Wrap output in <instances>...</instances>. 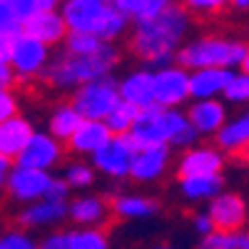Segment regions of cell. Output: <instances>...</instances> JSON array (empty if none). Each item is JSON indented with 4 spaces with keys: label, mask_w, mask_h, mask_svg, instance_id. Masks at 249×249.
Instances as JSON below:
<instances>
[{
    "label": "cell",
    "mask_w": 249,
    "mask_h": 249,
    "mask_svg": "<svg viewBox=\"0 0 249 249\" xmlns=\"http://www.w3.org/2000/svg\"><path fill=\"white\" fill-rule=\"evenodd\" d=\"M192 23L195 18L179 3H170L160 15L132 23L130 53L144 65H152L155 70L172 65L177 50L187 43V35L192 33Z\"/></svg>",
    "instance_id": "6da1fadb"
},
{
    "label": "cell",
    "mask_w": 249,
    "mask_h": 249,
    "mask_svg": "<svg viewBox=\"0 0 249 249\" xmlns=\"http://www.w3.org/2000/svg\"><path fill=\"white\" fill-rule=\"evenodd\" d=\"M117 65H120V50L112 43H105L97 53L90 55L62 53L53 57L43 72V80L55 90H77L85 82L110 77V72Z\"/></svg>",
    "instance_id": "7a4b0ae2"
},
{
    "label": "cell",
    "mask_w": 249,
    "mask_h": 249,
    "mask_svg": "<svg viewBox=\"0 0 249 249\" xmlns=\"http://www.w3.org/2000/svg\"><path fill=\"white\" fill-rule=\"evenodd\" d=\"M57 10L68 33H85L102 43H115L130 28V20L105 0H65Z\"/></svg>",
    "instance_id": "3957f363"
},
{
    "label": "cell",
    "mask_w": 249,
    "mask_h": 249,
    "mask_svg": "<svg viewBox=\"0 0 249 249\" xmlns=\"http://www.w3.org/2000/svg\"><path fill=\"white\" fill-rule=\"evenodd\" d=\"M247 43L227 35H199L187 37V43L177 50L175 60L187 72L195 70H237L244 60Z\"/></svg>",
    "instance_id": "277c9868"
},
{
    "label": "cell",
    "mask_w": 249,
    "mask_h": 249,
    "mask_svg": "<svg viewBox=\"0 0 249 249\" xmlns=\"http://www.w3.org/2000/svg\"><path fill=\"white\" fill-rule=\"evenodd\" d=\"M187 127V115L182 110H167L152 105L147 110H140L135 117L132 130L127 132L130 142L137 150L147 147H170L175 137Z\"/></svg>",
    "instance_id": "5b68a950"
},
{
    "label": "cell",
    "mask_w": 249,
    "mask_h": 249,
    "mask_svg": "<svg viewBox=\"0 0 249 249\" xmlns=\"http://www.w3.org/2000/svg\"><path fill=\"white\" fill-rule=\"evenodd\" d=\"M70 105L80 112L82 120H97L105 122V117L120 105V92H117V80L102 77L80 85L72 90Z\"/></svg>",
    "instance_id": "8992f818"
},
{
    "label": "cell",
    "mask_w": 249,
    "mask_h": 249,
    "mask_svg": "<svg viewBox=\"0 0 249 249\" xmlns=\"http://www.w3.org/2000/svg\"><path fill=\"white\" fill-rule=\"evenodd\" d=\"M50 48L43 45L40 40L25 35V33H18L13 35V43H10V57H8V65L15 72L18 82H33L37 77H43L45 68L50 65Z\"/></svg>",
    "instance_id": "52a82bcc"
},
{
    "label": "cell",
    "mask_w": 249,
    "mask_h": 249,
    "mask_svg": "<svg viewBox=\"0 0 249 249\" xmlns=\"http://www.w3.org/2000/svg\"><path fill=\"white\" fill-rule=\"evenodd\" d=\"M135 152H137V147L130 142L127 135H112L105 147H100L90 157V164L95 172L105 175L110 179H124V177H130Z\"/></svg>",
    "instance_id": "ba28073f"
},
{
    "label": "cell",
    "mask_w": 249,
    "mask_h": 249,
    "mask_svg": "<svg viewBox=\"0 0 249 249\" xmlns=\"http://www.w3.org/2000/svg\"><path fill=\"white\" fill-rule=\"evenodd\" d=\"M62 155H65L62 142H57L50 132L35 130L33 137L28 140V144L23 147V152L13 160V164L15 167L37 170V172H50L62 162Z\"/></svg>",
    "instance_id": "9c48e42d"
},
{
    "label": "cell",
    "mask_w": 249,
    "mask_h": 249,
    "mask_svg": "<svg viewBox=\"0 0 249 249\" xmlns=\"http://www.w3.org/2000/svg\"><path fill=\"white\" fill-rule=\"evenodd\" d=\"M152 80H155V105L179 110L190 100V72L179 68L177 62L152 70Z\"/></svg>",
    "instance_id": "30bf717a"
},
{
    "label": "cell",
    "mask_w": 249,
    "mask_h": 249,
    "mask_svg": "<svg viewBox=\"0 0 249 249\" xmlns=\"http://www.w3.org/2000/svg\"><path fill=\"white\" fill-rule=\"evenodd\" d=\"M53 182L50 172H37V170H28V167H15L5 179V195L10 202L15 204H33L37 199H45L48 187Z\"/></svg>",
    "instance_id": "8fae6325"
},
{
    "label": "cell",
    "mask_w": 249,
    "mask_h": 249,
    "mask_svg": "<svg viewBox=\"0 0 249 249\" xmlns=\"http://www.w3.org/2000/svg\"><path fill=\"white\" fill-rule=\"evenodd\" d=\"M207 214L217 232H242L249 219V207L237 192H219L214 199H210Z\"/></svg>",
    "instance_id": "7c38bea8"
},
{
    "label": "cell",
    "mask_w": 249,
    "mask_h": 249,
    "mask_svg": "<svg viewBox=\"0 0 249 249\" xmlns=\"http://www.w3.org/2000/svg\"><path fill=\"white\" fill-rule=\"evenodd\" d=\"M187 122L197 132V137H217V132L224 127V122L230 120V107L224 105V100H192V105L187 107Z\"/></svg>",
    "instance_id": "4fadbf2b"
},
{
    "label": "cell",
    "mask_w": 249,
    "mask_h": 249,
    "mask_svg": "<svg viewBox=\"0 0 249 249\" xmlns=\"http://www.w3.org/2000/svg\"><path fill=\"white\" fill-rule=\"evenodd\" d=\"M20 33H25V35L40 40V43L48 45V48L60 45L62 40L68 37L65 20H62L57 8H40L37 13H33L28 20L20 23Z\"/></svg>",
    "instance_id": "5bb4252c"
},
{
    "label": "cell",
    "mask_w": 249,
    "mask_h": 249,
    "mask_svg": "<svg viewBox=\"0 0 249 249\" xmlns=\"http://www.w3.org/2000/svg\"><path fill=\"white\" fill-rule=\"evenodd\" d=\"M224 152L214 144H195L184 150L177 160V177H199V175H222Z\"/></svg>",
    "instance_id": "9a60e30c"
},
{
    "label": "cell",
    "mask_w": 249,
    "mask_h": 249,
    "mask_svg": "<svg viewBox=\"0 0 249 249\" xmlns=\"http://www.w3.org/2000/svg\"><path fill=\"white\" fill-rule=\"evenodd\" d=\"M120 102L130 105L135 110H147L155 105V80L150 68H137L130 70L120 82H117Z\"/></svg>",
    "instance_id": "2e32d148"
},
{
    "label": "cell",
    "mask_w": 249,
    "mask_h": 249,
    "mask_svg": "<svg viewBox=\"0 0 249 249\" xmlns=\"http://www.w3.org/2000/svg\"><path fill=\"white\" fill-rule=\"evenodd\" d=\"M62 219H68V202H55V199H37L33 204H25L18 212V224L25 232L57 227Z\"/></svg>",
    "instance_id": "e0dca14e"
},
{
    "label": "cell",
    "mask_w": 249,
    "mask_h": 249,
    "mask_svg": "<svg viewBox=\"0 0 249 249\" xmlns=\"http://www.w3.org/2000/svg\"><path fill=\"white\" fill-rule=\"evenodd\" d=\"M172 164V150L170 147H147L137 150L132 167H130V179L137 184H152L164 177V172Z\"/></svg>",
    "instance_id": "ac0fdd59"
},
{
    "label": "cell",
    "mask_w": 249,
    "mask_h": 249,
    "mask_svg": "<svg viewBox=\"0 0 249 249\" xmlns=\"http://www.w3.org/2000/svg\"><path fill=\"white\" fill-rule=\"evenodd\" d=\"M68 219L75 227H102L110 219V202L100 195H80L68 202Z\"/></svg>",
    "instance_id": "d6986e66"
},
{
    "label": "cell",
    "mask_w": 249,
    "mask_h": 249,
    "mask_svg": "<svg viewBox=\"0 0 249 249\" xmlns=\"http://www.w3.org/2000/svg\"><path fill=\"white\" fill-rule=\"evenodd\" d=\"M110 137H112V132L107 130L105 122L82 120L80 127L75 130V135L68 140V150L75 157H92L100 147H105Z\"/></svg>",
    "instance_id": "ffe728a7"
},
{
    "label": "cell",
    "mask_w": 249,
    "mask_h": 249,
    "mask_svg": "<svg viewBox=\"0 0 249 249\" xmlns=\"http://www.w3.org/2000/svg\"><path fill=\"white\" fill-rule=\"evenodd\" d=\"M217 144L224 155H244L249 152V107H244L239 115L230 117L224 127L217 132Z\"/></svg>",
    "instance_id": "44dd1931"
},
{
    "label": "cell",
    "mask_w": 249,
    "mask_h": 249,
    "mask_svg": "<svg viewBox=\"0 0 249 249\" xmlns=\"http://www.w3.org/2000/svg\"><path fill=\"white\" fill-rule=\"evenodd\" d=\"M234 70H195L190 72V100H219Z\"/></svg>",
    "instance_id": "7402d4cb"
},
{
    "label": "cell",
    "mask_w": 249,
    "mask_h": 249,
    "mask_svg": "<svg viewBox=\"0 0 249 249\" xmlns=\"http://www.w3.org/2000/svg\"><path fill=\"white\" fill-rule=\"evenodd\" d=\"M160 212V202L147 195H117L110 202V214L124 222H142Z\"/></svg>",
    "instance_id": "603a6c76"
},
{
    "label": "cell",
    "mask_w": 249,
    "mask_h": 249,
    "mask_svg": "<svg viewBox=\"0 0 249 249\" xmlns=\"http://www.w3.org/2000/svg\"><path fill=\"white\" fill-rule=\"evenodd\" d=\"M35 127L33 122L23 115H15L8 122L0 124V155H5L8 160H15L23 147L28 144V140L33 137Z\"/></svg>",
    "instance_id": "cb8c5ba5"
},
{
    "label": "cell",
    "mask_w": 249,
    "mask_h": 249,
    "mask_svg": "<svg viewBox=\"0 0 249 249\" xmlns=\"http://www.w3.org/2000/svg\"><path fill=\"white\" fill-rule=\"evenodd\" d=\"M179 195L187 202H210L219 192H224L222 175H199V177H179L177 179Z\"/></svg>",
    "instance_id": "d4e9b609"
},
{
    "label": "cell",
    "mask_w": 249,
    "mask_h": 249,
    "mask_svg": "<svg viewBox=\"0 0 249 249\" xmlns=\"http://www.w3.org/2000/svg\"><path fill=\"white\" fill-rule=\"evenodd\" d=\"M80 122H82V117H80V112L70 105V100H68V102H57V105L50 110L48 130H45V132H50L57 142H68V140L75 135V130L80 127Z\"/></svg>",
    "instance_id": "484cf974"
},
{
    "label": "cell",
    "mask_w": 249,
    "mask_h": 249,
    "mask_svg": "<svg viewBox=\"0 0 249 249\" xmlns=\"http://www.w3.org/2000/svg\"><path fill=\"white\" fill-rule=\"evenodd\" d=\"M170 3H172V0H112L115 10L122 13L130 23H140V20L155 18Z\"/></svg>",
    "instance_id": "4316f807"
},
{
    "label": "cell",
    "mask_w": 249,
    "mask_h": 249,
    "mask_svg": "<svg viewBox=\"0 0 249 249\" xmlns=\"http://www.w3.org/2000/svg\"><path fill=\"white\" fill-rule=\"evenodd\" d=\"M68 249H110V237L102 227H75L68 232Z\"/></svg>",
    "instance_id": "83f0119b"
},
{
    "label": "cell",
    "mask_w": 249,
    "mask_h": 249,
    "mask_svg": "<svg viewBox=\"0 0 249 249\" xmlns=\"http://www.w3.org/2000/svg\"><path fill=\"white\" fill-rule=\"evenodd\" d=\"M62 179L70 190H88L95 182V170L90 162H82V160H75V162H68L65 170H62Z\"/></svg>",
    "instance_id": "f1b7e54d"
},
{
    "label": "cell",
    "mask_w": 249,
    "mask_h": 249,
    "mask_svg": "<svg viewBox=\"0 0 249 249\" xmlns=\"http://www.w3.org/2000/svg\"><path fill=\"white\" fill-rule=\"evenodd\" d=\"M224 105H234V107H249V75L247 72H232V80L227 85L224 95Z\"/></svg>",
    "instance_id": "f546056e"
},
{
    "label": "cell",
    "mask_w": 249,
    "mask_h": 249,
    "mask_svg": "<svg viewBox=\"0 0 249 249\" xmlns=\"http://www.w3.org/2000/svg\"><path fill=\"white\" fill-rule=\"evenodd\" d=\"M247 234L244 232H212L199 239L197 249H244Z\"/></svg>",
    "instance_id": "4dcf8cb0"
},
{
    "label": "cell",
    "mask_w": 249,
    "mask_h": 249,
    "mask_svg": "<svg viewBox=\"0 0 249 249\" xmlns=\"http://www.w3.org/2000/svg\"><path fill=\"white\" fill-rule=\"evenodd\" d=\"M140 110L130 107V105H124V102H120V105L105 117V124H107V130L112 135H127L132 130V124H135V117H137Z\"/></svg>",
    "instance_id": "1f68e13d"
},
{
    "label": "cell",
    "mask_w": 249,
    "mask_h": 249,
    "mask_svg": "<svg viewBox=\"0 0 249 249\" xmlns=\"http://www.w3.org/2000/svg\"><path fill=\"white\" fill-rule=\"evenodd\" d=\"M192 18H217L230 8V0H179Z\"/></svg>",
    "instance_id": "d6a6232c"
},
{
    "label": "cell",
    "mask_w": 249,
    "mask_h": 249,
    "mask_svg": "<svg viewBox=\"0 0 249 249\" xmlns=\"http://www.w3.org/2000/svg\"><path fill=\"white\" fill-rule=\"evenodd\" d=\"M62 45H65V53H70V55H90V53H97L105 43L92 35H85V33H68Z\"/></svg>",
    "instance_id": "836d02e7"
},
{
    "label": "cell",
    "mask_w": 249,
    "mask_h": 249,
    "mask_svg": "<svg viewBox=\"0 0 249 249\" xmlns=\"http://www.w3.org/2000/svg\"><path fill=\"white\" fill-rule=\"evenodd\" d=\"M0 249H37V239L25 230H8L0 234Z\"/></svg>",
    "instance_id": "e575fe53"
},
{
    "label": "cell",
    "mask_w": 249,
    "mask_h": 249,
    "mask_svg": "<svg viewBox=\"0 0 249 249\" xmlns=\"http://www.w3.org/2000/svg\"><path fill=\"white\" fill-rule=\"evenodd\" d=\"M3 3L15 13V18L23 23V20H28L33 13H37L40 8H43V3L40 0H3Z\"/></svg>",
    "instance_id": "d590c367"
},
{
    "label": "cell",
    "mask_w": 249,
    "mask_h": 249,
    "mask_svg": "<svg viewBox=\"0 0 249 249\" xmlns=\"http://www.w3.org/2000/svg\"><path fill=\"white\" fill-rule=\"evenodd\" d=\"M20 115V102L13 90H0V124L8 122L10 117Z\"/></svg>",
    "instance_id": "8d00e7d4"
},
{
    "label": "cell",
    "mask_w": 249,
    "mask_h": 249,
    "mask_svg": "<svg viewBox=\"0 0 249 249\" xmlns=\"http://www.w3.org/2000/svg\"><path fill=\"white\" fill-rule=\"evenodd\" d=\"M0 33L3 35H18L20 33V20L15 18V13L0 0Z\"/></svg>",
    "instance_id": "74e56055"
},
{
    "label": "cell",
    "mask_w": 249,
    "mask_h": 249,
    "mask_svg": "<svg viewBox=\"0 0 249 249\" xmlns=\"http://www.w3.org/2000/svg\"><path fill=\"white\" fill-rule=\"evenodd\" d=\"M70 187L65 184V179L62 177H53V182H50V187H48V195H45V199H55V202H68V197H70Z\"/></svg>",
    "instance_id": "f35d334b"
},
{
    "label": "cell",
    "mask_w": 249,
    "mask_h": 249,
    "mask_svg": "<svg viewBox=\"0 0 249 249\" xmlns=\"http://www.w3.org/2000/svg\"><path fill=\"white\" fill-rule=\"evenodd\" d=\"M37 249H68V232H50L37 242Z\"/></svg>",
    "instance_id": "ab89813d"
},
{
    "label": "cell",
    "mask_w": 249,
    "mask_h": 249,
    "mask_svg": "<svg viewBox=\"0 0 249 249\" xmlns=\"http://www.w3.org/2000/svg\"><path fill=\"white\" fill-rule=\"evenodd\" d=\"M192 230H195L199 237H207V234L217 232V230H214V224H212V219H210V214H207V212H197V214L192 217Z\"/></svg>",
    "instance_id": "60d3db41"
},
{
    "label": "cell",
    "mask_w": 249,
    "mask_h": 249,
    "mask_svg": "<svg viewBox=\"0 0 249 249\" xmlns=\"http://www.w3.org/2000/svg\"><path fill=\"white\" fill-rule=\"evenodd\" d=\"M15 72L10 70V65L8 62H0V90H13V85H15Z\"/></svg>",
    "instance_id": "b9f144b4"
},
{
    "label": "cell",
    "mask_w": 249,
    "mask_h": 249,
    "mask_svg": "<svg viewBox=\"0 0 249 249\" xmlns=\"http://www.w3.org/2000/svg\"><path fill=\"white\" fill-rule=\"evenodd\" d=\"M10 170H13V160H8L5 155H0V192L5 190V179H8Z\"/></svg>",
    "instance_id": "7bdbcfd3"
},
{
    "label": "cell",
    "mask_w": 249,
    "mask_h": 249,
    "mask_svg": "<svg viewBox=\"0 0 249 249\" xmlns=\"http://www.w3.org/2000/svg\"><path fill=\"white\" fill-rule=\"evenodd\" d=\"M10 43H13V35H3V33H0V62H8Z\"/></svg>",
    "instance_id": "ee69618b"
},
{
    "label": "cell",
    "mask_w": 249,
    "mask_h": 249,
    "mask_svg": "<svg viewBox=\"0 0 249 249\" xmlns=\"http://www.w3.org/2000/svg\"><path fill=\"white\" fill-rule=\"evenodd\" d=\"M230 8H234L239 13H249V0H230Z\"/></svg>",
    "instance_id": "f6af8a7d"
},
{
    "label": "cell",
    "mask_w": 249,
    "mask_h": 249,
    "mask_svg": "<svg viewBox=\"0 0 249 249\" xmlns=\"http://www.w3.org/2000/svg\"><path fill=\"white\" fill-rule=\"evenodd\" d=\"M239 70L249 75V45H247V53H244V60H242V65H239Z\"/></svg>",
    "instance_id": "bcb514c9"
},
{
    "label": "cell",
    "mask_w": 249,
    "mask_h": 249,
    "mask_svg": "<svg viewBox=\"0 0 249 249\" xmlns=\"http://www.w3.org/2000/svg\"><path fill=\"white\" fill-rule=\"evenodd\" d=\"M43 3V8H57V5H62L65 0H40Z\"/></svg>",
    "instance_id": "7dc6e473"
},
{
    "label": "cell",
    "mask_w": 249,
    "mask_h": 249,
    "mask_svg": "<svg viewBox=\"0 0 249 249\" xmlns=\"http://www.w3.org/2000/svg\"><path fill=\"white\" fill-rule=\"evenodd\" d=\"M152 249H172V247H167V244H157V247H152Z\"/></svg>",
    "instance_id": "c3c4849f"
},
{
    "label": "cell",
    "mask_w": 249,
    "mask_h": 249,
    "mask_svg": "<svg viewBox=\"0 0 249 249\" xmlns=\"http://www.w3.org/2000/svg\"><path fill=\"white\" fill-rule=\"evenodd\" d=\"M244 249H249V234H247V247H244Z\"/></svg>",
    "instance_id": "681fc988"
},
{
    "label": "cell",
    "mask_w": 249,
    "mask_h": 249,
    "mask_svg": "<svg viewBox=\"0 0 249 249\" xmlns=\"http://www.w3.org/2000/svg\"><path fill=\"white\" fill-rule=\"evenodd\" d=\"M105 3H112V0H105Z\"/></svg>",
    "instance_id": "f907efd6"
}]
</instances>
